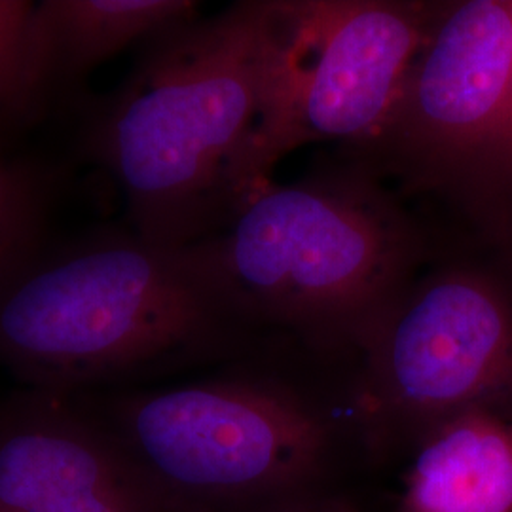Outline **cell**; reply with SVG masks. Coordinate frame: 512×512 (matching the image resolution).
<instances>
[{
    "label": "cell",
    "instance_id": "obj_1",
    "mask_svg": "<svg viewBox=\"0 0 512 512\" xmlns=\"http://www.w3.org/2000/svg\"><path fill=\"white\" fill-rule=\"evenodd\" d=\"M287 42L283 2H238L148 40L88 112L82 145L118 184L135 234L164 247L211 238L256 190Z\"/></svg>",
    "mask_w": 512,
    "mask_h": 512
},
{
    "label": "cell",
    "instance_id": "obj_2",
    "mask_svg": "<svg viewBox=\"0 0 512 512\" xmlns=\"http://www.w3.org/2000/svg\"><path fill=\"white\" fill-rule=\"evenodd\" d=\"M232 319L192 247L105 232L0 285V366L27 389L101 393L213 348Z\"/></svg>",
    "mask_w": 512,
    "mask_h": 512
},
{
    "label": "cell",
    "instance_id": "obj_3",
    "mask_svg": "<svg viewBox=\"0 0 512 512\" xmlns=\"http://www.w3.org/2000/svg\"><path fill=\"white\" fill-rule=\"evenodd\" d=\"M236 317L365 340L408 289L420 238L363 175L268 183L190 245Z\"/></svg>",
    "mask_w": 512,
    "mask_h": 512
},
{
    "label": "cell",
    "instance_id": "obj_4",
    "mask_svg": "<svg viewBox=\"0 0 512 512\" xmlns=\"http://www.w3.org/2000/svg\"><path fill=\"white\" fill-rule=\"evenodd\" d=\"M162 512H239L306 482L329 427L293 393L243 378L76 397Z\"/></svg>",
    "mask_w": 512,
    "mask_h": 512
},
{
    "label": "cell",
    "instance_id": "obj_5",
    "mask_svg": "<svg viewBox=\"0 0 512 512\" xmlns=\"http://www.w3.org/2000/svg\"><path fill=\"white\" fill-rule=\"evenodd\" d=\"M287 42L260 173L317 141L372 143L395 109L439 6L391 0L283 2Z\"/></svg>",
    "mask_w": 512,
    "mask_h": 512
},
{
    "label": "cell",
    "instance_id": "obj_6",
    "mask_svg": "<svg viewBox=\"0 0 512 512\" xmlns=\"http://www.w3.org/2000/svg\"><path fill=\"white\" fill-rule=\"evenodd\" d=\"M368 391L389 416L427 427L467 410L512 418V287L458 266L408 287L366 334Z\"/></svg>",
    "mask_w": 512,
    "mask_h": 512
},
{
    "label": "cell",
    "instance_id": "obj_7",
    "mask_svg": "<svg viewBox=\"0 0 512 512\" xmlns=\"http://www.w3.org/2000/svg\"><path fill=\"white\" fill-rule=\"evenodd\" d=\"M512 95V0L442 4L380 145L410 177L480 203Z\"/></svg>",
    "mask_w": 512,
    "mask_h": 512
},
{
    "label": "cell",
    "instance_id": "obj_8",
    "mask_svg": "<svg viewBox=\"0 0 512 512\" xmlns=\"http://www.w3.org/2000/svg\"><path fill=\"white\" fill-rule=\"evenodd\" d=\"M0 512H162L76 397L19 389L0 401Z\"/></svg>",
    "mask_w": 512,
    "mask_h": 512
},
{
    "label": "cell",
    "instance_id": "obj_9",
    "mask_svg": "<svg viewBox=\"0 0 512 512\" xmlns=\"http://www.w3.org/2000/svg\"><path fill=\"white\" fill-rule=\"evenodd\" d=\"M399 512H512V418L467 410L423 431Z\"/></svg>",
    "mask_w": 512,
    "mask_h": 512
},
{
    "label": "cell",
    "instance_id": "obj_10",
    "mask_svg": "<svg viewBox=\"0 0 512 512\" xmlns=\"http://www.w3.org/2000/svg\"><path fill=\"white\" fill-rule=\"evenodd\" d=\"M198 18L188 0H37V37L54 99L129 46Z\"/></svg>",
    "mask_w": 512,
    "mask_h": 512
},
{
    "label": "cell",
    "instance_id": "obj_11",
    "mask_svg": "<svg viewBox=\"0 0 512 512\" xmlns=\"http://www.w3.org/2000/svg\"><path fill=\"white\" fill-rule=\"evenodd\" d=\"M50 101L38 46L37 0H0V129L33 124Z\"/></svg>",
    "mask_w": 512,
    "mask_h": 512
},
{
    "label": "cell",
    "instance_id": "obj_12",
    "mask_svg": "<svg viewBox=\"0 0 512 512\" xmlns=\"http://www.w3.org/2000/svg\"><path fill=\"white\" fill-rule=\"evenodd\" d=\"M48 188L31 167L0 158V285L40 251Z\"/></svg>",
    "mask_w": 512,
    "mask_h": 512
},
{
    "label": "cell",
    "instance_id": "obj_13",
    "mask_svg": "<svg viewBox=\"0 0 512 512\" xmlns=\"http://www.w3.org/2000/svg\"><path fill=\"white\" fill-rule=\"evenodd\" d=\"M478 207L488 213L497 226L512 234V95Z\"/></svg>",
    "mask_w": 512,
    "mask_h": 512
},
{
    "label": "cell",
    "instance_id": "obj_14",
    "mask_svg": "<svg viewBox=\"0 0 512 512\" xmlns=\"http://www.w3.org/2000/svg\"><path fill=\"white\" fill-rule=\"evenodd\" d=\"M268 512H355L336 503H289Z\"/></svg>",
    "mask_w": 512,
    "mask_h": 512
},
{
    "label": "cell",
    "instance_id": "obj_15",
    "mask_svg": "<svg viewBox=\"0 0 512 512\" xmlns=\"http://www.w3.org/2000/svg\"><path fill=\"white\" fill-rule=\"evenodd\" d=\"M0 133H2V129H0Z\"/></svg>",
    "mask_w": 512,
    "mask_h": 512
}]
</instances>
